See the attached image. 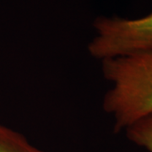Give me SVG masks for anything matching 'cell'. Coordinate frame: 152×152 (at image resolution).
Here are the masks:
<instances>
[{"label": "cell", "instance_id": "6da1fadb", "mask_svg": "<svg viewBox=\"0 0 152 152\" xmlns=\"http://www.w3.org/2000/svg\"><path fill=\"white\" fill-rule=\"evenodd\" d=\"M104 79L111 84L102 100L118 134L152 114V52L101 61Z\"/></svg>", "mask_w": 152, "mask_h": 152}, {"label": "cell", "instance_id": "7a4b0ae2", "mask_svg": "<svg viewBox=\"0 0 152 152\" xmlns=\"http://www.w3.org/2000/svg\"><path fill=\"white\" fill-rule=\"evenodd\" d=\"M93 29L95 35L87 50L100 62L152 52V11L137 19L99 16L93 22Z\"/></svg>", "mask_w": 152, "mask_h": 152}, {"label": "cell", "instance_id": "3957f363", "mask_svg": "<svg viewBox=\"0 0 152 152\" xmlns=\"http://www.w3.org/2000/svg\"><path fill=\"white\" fill-rule=\"evenodd\" d=\"M0 152H44L20 132L0 123Z\"/></svg>", "mask_w": 152, "mask_h": 152}, {"label": "cell", "instance_id": "277c9868", "mask_svg": "<svg viewBox=\"0 0 152 152\" xmlns=\"http://www.w3.org/2000/svg\"><path fill=\"white\" fill-rule=\"evenodd\" d=\"M124 132L132 143L152 152V114L136 121Z\"/></svg>", "mask_w": 152, "mask_h": 152}]
</instances>
